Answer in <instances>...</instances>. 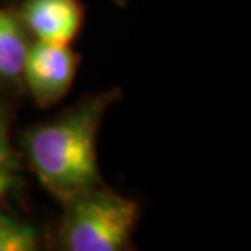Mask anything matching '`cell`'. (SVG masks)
<instances>
[{"instance_id": "6da1fadb", "label": "cell", "mask_w": 251, "mask_h": 251, "mask_svg": "<svg viewBox=\"0 0 251 251\" xmlns=\"http://www.w3.org/2000/svg\"><path fill=\"white\" fill-rule=\"evenodd\" d=\"M113 93L83 100L61 118L28 130V160L49 191L64 202L100 186L97 135Z\"/></svg>"}, {"instance_id": "7a4b0ae2", "label": "cell", "mask_w": 251, "mask_h": 251, "mask_svg": "<svg viewBox=\"0 0 251 251\" xmlns=\"http://www.w3.org/2000/svg\"><path fill=\"white\" fill-rule=\"evenodd\" d=\"M61 227L62 247L69 251H118L127 245L139 207L100 186L65 201Z\"/></svg>"}, {"instance_id": "3957f363", "label": "cell", "mask_w": 251, "mask_h": 251, "mask_svg": "<svg viewBox=\"0 0 251 251\" xmlns=\"http://www.w3.org/2000/svg\"><path fill=\"white\" fill-rule=\"evenodd\" d=\"M77 72V56L69 44L38 41L29 46L23 77L41 106H51L69 92Z\"/></svg>"}, {"instance_id": "277c9868", "label": "cell", "mask_w": 251, "mask_h": 251, "mask_svg": "<svg viewBox=\"0 0 251 251\" xmlns=\"http://www.w3.org/2000/svg\"><path fill=\"white\" fill-rule=\"evenodd\" d=\"M22 17L39 41L52 44H69L82 26L77 0H26Z\"/></svg>"}, {"instance_id": "5b68a950", "label": "cell", "mask_w": 251, "mask_h": 251, "mask_svg": "<svg viewBox=\"0 0 251 251\" xmlns=\"http://www.w3.org/2000/svg\"><path fill=\"white\" fill-rule=\"evenodd\" d=\"M28 49L20 20L0 10V78L15 82L22 77Z\"/></svg>"}, {"instance_id": "8992f818", "label": "cell", "mask_w": 251, "mask_h": 251, "mask_svg": "<svg viewBox=\"0 0 251 251\" xmlns=\"http://www.w3.org/2000/svg\"><path fill=\"white\" fill-rule=\"evenodd\" d=\"M22 178L17 157L8 140L7 113L0 103V212H5L8 205L20 196Z\"/></svg>"}, {"instance_id": "52a82bcc", "label": "cell", "mask_w": 251, "mask_h": 251, "mask_svg": "<svg viewBox=\"0 0 251 251\" xmlns=\"http://www.w3.org/2000/svg\"><path fill=\"white\" fill-rule=\"evenodd\" d=\"M38 247L36 228L0 212V251H34Z\"/></svg>"}]
</instances>
